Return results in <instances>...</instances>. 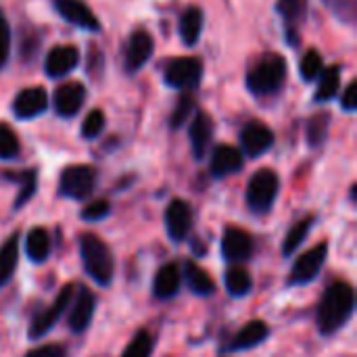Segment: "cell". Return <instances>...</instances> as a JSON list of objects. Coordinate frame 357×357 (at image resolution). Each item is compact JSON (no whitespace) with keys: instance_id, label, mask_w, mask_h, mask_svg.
<instances>
[{"instance_id":"cell-1","label":"cell","mask_w":357,"mask_h":357,"mask_svg":"<svg viewBox=\"0 0 357 357\" xmlns=\"http://www.w3.org/2000/svg\"><path fill=\"white\" fill-rule=\"evenodd\" d=\"M356 310V293L347 282H335L320 301L316 320L322 335H333L347 324Z\"/></svg>"},{"instance_id":"cell-2","label":"cell","mask_w":357,"mask_h":357,"mask_svg":"<svg viewBox=\"0 0 357 357\" xmlns=\"http://www.w3.org/2000/svg\"><path fill=\"white\" fill-rule=\"evenodd\" d=\"M79 253L86 268V274L98 284L109 287L115 272V261L109 251V247L94 234H84L79 238Z\"/></svg>"},{"instance_id":"cell-3","label":"cell","mask_w":357,"mask_h":357,"mask_svg":"<svg viewBox=\"0 0 357 357\" xmlns=\"http://www.w3.org/2000/svg\"><path fill=\"white\" fill-rule=\"evenodd\" d=\"M287 63L280 54H268L247 75V86L253 94H272L282 86Z\"/></svg>"},{"instance_id":"cell-4","label":"cell","mask_w":357,"mask_h":357,"mask_svg":"<svg viewBox=\"0 0 357 357\" xmlns=\"http://www.w3.org/2000/svg\"><path fill=\"white\" fill-rule=\"evenodd\" d=\"M278 176L272 169H259L247 186V203L255 213H268L278 197Z\"/></svg>"},{"instance_id":"cell-5","label":"cell","mask_w":357,"mask_h":357,"mask_svg":"<svg viewBox=\"0 0 357 357\" xmlns=\"http://www.w3.org/2000/svg\"><path fill=\"white\" fill-rule=\"evenodd\" d=\"M96 184V172L90 165H71L63 169L59 180V192L67 199L82 201L90 197Z\"/></svg>"},{"instance_id":"cell-6","label":"cell","mask_w":357,"mask_h":357,"mask_svg":"<svg viewBox=\"0 0 357 357\" xmlns=\"http://www.w3.org/2000/svg\"><path fill=\"white\" fill-rule=\"evenodd\" d=\"M326 255H328V245L326 243H320L314 249L305 251L295 261V266L291 270L289 284H307V282L316 280L320 270H322V266L326 264Z\"/></svg>"},{"instance_id":"cell-7","label":"cell","mask_w":357,"mask_h":357,"mask_svg":"<svg viewBox=\"0 0 357 357\" xmlns=\"http://www.w3.org/2000/svg\"><path fill=\"white\" fill-rule=\"evenodd\" d=\"M71 299H73V284H67L61 289L59 297L52 301V305L46 310V312H40L31 324H29V339H40L44 337L46 333L52 331V326L56 324V320L65 314V310L71 305Z\"/></svg>"},{"instance_id":"cell-8","label":"cell","mask_w":357,"mask_h":357,"mask_svg":"<svg viewBox=\"0 0 357 357\" xmlns=\"http://www.w3.org/2000/svg\"><path fill=\"white\" fill-rule=\"evenodd\" d=\"M203 73L201 61L192 59V56H182V59H174L167 69H165V82L172 88H192L199 84Z\"/></svg>"},{"instance_id":"cell-9","label":"cell","mask_w":357,"mask_h":357,"mask_svg":"<svg viewBox=\"0 0 357 357\" xmlns=\"http://www.w3.org/2000/svg\"><path fill=\"white\" fill-rule=\"evenodd\" d=\"M165 228L174 243H182L192 228V209L186 201L174 199L165 209Z\"/></svg>"},{"instance_id":"cell-10","label":"cell","mask_w":357,"mask_h":357,"mask_svg":"<svg viewBox=\"0 0 357 357\" xmlns=\"http://www.w3.org/2000/svg\"><path fill=\"white\" fill-rule=\"evenodd\" d=\"M241 142L249 157H259L274 144V134L266 123L249 121L241 132Z\"/></svg>"},{"instance_id":"cell-11","label":"cell","mask_w":357,"mask_h":357,"mask_svg":"<svg viewBox=\"0 0 357 357\" xmlns=\"http://www.w3.org/2000/svg\"><path fill=\"white\" fill-rule=\"evenodd\" d=\"M222 253L228 261H247L253 255V238L241 228H226L222 236Z\"/></svg>"},{"instance_id":"cell-12","label":"cell","mask_w":357,"mask_h":357,"mask_svg":"<svg viewBox=\"0 0 357 357\" xmlns=\"http://www.w3.org/2000/svg\"><path fill=\"white\" fill-rule=\"evenodd\" d=\"M86 100V88L79 82H69L56 88L54 92V109L63 117H73Z\"/></svg>"},{"instance_id":"cell-13","label":"cell","mask_w":357,"mask_h":357,"mask_svg":"<svg viewBox=\"0 0 357 357\" xmlns=\"http://www.w3.org/2000/svg\"><path fill=\"white\" fill-rule=\"evenodd\" d=\"M48 107V96L44 88H27L17 94L13 100V111L19 119H31L40 113H44Z\"/></svg>"},{"instance_id":"cell-14","label":"cell","mask_w":357,"mask_h":357,"mask_svg":"<svg viewBox=\"0 0 357 357\" xmlns=\"http://www.w3.org/2000/svg\"><path fill=\"white\" fill-rule=\"evenodd\" d=\"M77 61H79L77 48L71 46V44H63V46H54L48 52L44 67H46V73L50 77H63V75H67L69 71L75 69Z\"/></svg>"},{"instance_id":"cell-15","label":"cell","mask_w":357,"mask_h":357,"mask_svg":"<svg viewBox=\"0 0 357 357\" xmlns=\"http://www.w3.org/2000/svg\"><path fill=\"white\" fill-rule=\"evenodd\" d=\"M153 54V38L144 31L138 29L132 33L128 48H126V67L128 71H138L144 67V63L151 59Z\"/></svg>"},{"instance_id":"cell-16","label":"cell","mask_w":357,"mask_h":357,"mask_svg":"<svg viewBox=\"0 0 357 357\" xmlns=\"http://www.w3.org/2000/svg\"><path fill=\"white\" fill-rule=\"evenodd\" d=\"M243 169V153L236 146L220 144L211 155V174L215 178L232 176Z\"/></svg>"},{"instance_id":"cell-17","label":"cell","mask_w":357,"mask_h":357,"mask_svg":"<svg viewBox=\"0 0 357 357\" xmlns=\"http://www.w3.org/2000/svg\"><path fill=\"white\" fill-rule=\"evenodd\" d=\"M94 307H96V297L88 291V289H79L77 299L71 305V314H69V328L73 333H84L94 316Z\"/></svg>"},{"instance_id":"cell-18","label":"cell","mask_w":357,"mask_h":357,"mask_svg":"<svg viewBox=\"0 0 357 357\" xmlns=\"http://www.w3.org/2000/svg\"><path fill=\"white\" fill-rule=\"evenodd\" d=\"M56 8L65 21H69L77 27L90 29V31L98 29V21H96L94 13L82 0H56Z\"/></svg>"},{"instance_id":"cell-19","label":"cell","mask_w":357,"mask_h":357,"mask_svg":"<svg viewBox=\"0 0 357 357\" xmlns=\"http://www.w3.org/2000/svg\"><path fill=\"white\" fill-rule=\"evenodd\" d=\"M213 136V121L209 115L205 113H197L192 123H190V144H192V153L197 159H203L207 153V146L211 142Z\"/></svg>"},{"instance_id":"cell-20","label":"cell","mask_w":357,"mask_h":357,"mask_svg":"<svg viewBox=\"0 0 357 357\" xmlns=\"http://www.w3.org/2000/svg\"><path fill=\"white\" fill-rule=\"evenodd\" d=\"M180 282H182L180 268L176 264H165L153 280V293L159 299H172L178 295Z\"/></svg>"},{"instance_id":"cell-21","label":"cell","mask_w":357,"mask_h":357,"mask_svg":"<svg viewBox=\"0 0 357 357\" xmlns=\"http://www.w3.org/2000/svg\"><path fill=\"white\" fill-rule=\"evenodd\" d=\"M268 335H270L268 324L261 322V320H253V322H249L245 328H241V331L236 333V337L232 339L230 349H232V351H247V349H253V347L261 345V343L268 339Z\"/></svg>"},{"instance_id":"cell-22","label":"cell","mask_w":357,"mask_h":357,"mask_svg":"<svg viewBox=\"0 0 357 357\" xmlns=\"http://www.w3.org/2000/svg\"><path fill=\"white\" fill-rule=\"evenodd\" d=\"M25 253L33 264H42L50 255V236L44 228H33L25 236Z\"/></svg>"},{"instance_id":"cell-23","label":"cell","mask_w":357,"mask_h":357,"mask_svg":"<svg viewBox=\"0 0 357 357\" xmlns=\"http://www.w3.org/2000/svg\"><path fill=\"white\" fill-rule=\"evenodd\" d=\"M19 261V236L13 234L2 247H0V287L8 284Z\"/></svg>"},{"instance_id":"cell-24","label":"cell","mask_w":357,"mask_h":357,"mask_svg":"<svg viewBox=\"0 0 357 357\" xmlns=\"http://www.w3.org/2000/svg\"><path fill=\"white\" fill-rule=\"evenodd\" d=\"M184 276H186V282L190 287V291L199 297H207V295H213L215 291V282L211 280V276L201 268L197 266L195 261H188L184 266Z\"/></svg>"},{"instance_id":"cell-25","label":"cell","mask_w":357,"mask_h":357,"mask_svg":"<svg viewBox=\"0 0 357 357\" xmlns=\"http://www.w3.org/2000/svg\"><path fill=\"white\" fill-rule=\"evenodd\" d=\"M203 29V13L197 6H190L182 13L180 17V38L186 46L197 44L199 36Z\"/></svg>"},{"instance_id":"cell-26","label":"cell","mask_w":357,"mask_h":357,"mask_svg":"<svg viewBox=\"0 0 357 357\" xmlns=\"http://www.w3.org/2000/svg\"><path fill=\"white\" fill-rule=\"evenodd\" d=\"M314 222H316V220L310 215V218H305V220L297 222V224L287 232L284 243H282V253H284V255H291L293 251H297V249L301 247V243H303V241L307 238V234L312 232Z\"/></svg>"},{"instance_id":"cell-27","label":"cell","mask_w":357,"mask_h":357,"mask_svg":"<svg viewBox=\"0 0 357 357\" xmlns=\"http://www.w3.org/2000/svg\"><path fill=\"white\" fill-rule=\"evenodd\" d=\"M341 86V69L337 65L324 69V73H320V82H318V90H316V100H328L339 92Z\"/></svg>"},{"instance_id":"cell-28","label":"cell","mask_w":357,"mask_h":357,"mask_svg":"<svg viewBox=\"0 0 357 357\" xmlns=\"http://www.w3.org/2000/svg\"><path fill=\"white\" fill-rule=\"evenodd\" d=\"M253 280L247 270L243 268H230L226 272V289L232 297H245L251 293Z\"/></svg>"},{"instance_id":"cell-29","label":"cell","mask_w":357,"mask_h":357,"mask_svg":"<svg viewBox=\"0 0 357 357\" xmlns=\"http://www.w3.org/2000/svg\"><path fill=\"white\" fill-rule=\"evenodd\" d=\"M153 337L146 331H140L134 335V339L130 341V345L126 347V351L121 357H151L153 354Z\"/></svg>"},{"instance_id":"cell-30","label":"cell","mask_w":357,"mask_h":357,"mask_svg":"<svg viewBox=\"0 0 357 357\" xmlns=\"http://www.w3.org/2000/svg\"><path fill=\"white\" fill-rule=\"evenodd\" d=\"M328 130V113H318L307 121V140L312 146H318L324 142Z\"/></svg>"},{"instance_id":"cell-31","label":"cell","mask_w":357,"mask_h":357,"mask_svg":"<svg viewBox=\"0 0 357 357\" xmlns=\"http://www.w3.org/2000/svg\"><path fill=\"white\" fill-rule=\"evenodd\" d=\"M299 71H301V77L305 82H312V79L320 77V73H322V56H320V52L307 50L303 54V59H301Z\"/></svg>"},{"instance_id":"cell-32","label":"cell","mask_w":357,"mask_h":357,"mask_svg":"<svg viewBox=\"0 0 357 357\" xmlns=\"http://www.w3.org/2000/svg\"><path fill=\"white\" fill-rule=\"evenodd\" d=\"M276 8L287 21L297 23L303 19V15L307 10V0H278Z\"/></svg>"},{"instance_id":"cell-33","label":"cell","mask_w":357,"mask_h":357,"mask_svg":"<svg viewBox=\"0 0 357 357\" xmlns=\"http://www.w3.org/2000/svg\"><path fill=\"white\" fill-rule=\"evenodd\" d=\"M17 155H19V140L15 132L6 123H0V159H13Z\"/></svg>"},{"instance_id":"cell-34","label":"cell","mask_w":357,"mask_h":357,"mask_svg":"<svg viewBox=\"0 0 357 357\" xmlns=\"http://www.w3.org/2000/svg\"><path fill=\"white\" fill-rule=\"evenodd\" d=\"M102 128H105V115H102V111L94 109V111H90L86 115V119L82 123V136L92 140V138H96L102 132Z\"/></svg>"},{"instance_id":"cell-35","label":"cell","mask_w":357,"mask_h":357,"mask_svg":"<svg viewBox=\"0 0 357 357\" xmlns=\"http://www.w3.org/2000/svg\"><path fill=\"white\" fill-rule=\"evenodd\" d=\"M192 111H195V100H192L190 96H182V98L178 100V105H176L174 113H172V121H169V126H172V128H180V126H184Z\"/></svg>"},{"instance_id":"cell-36","label":"cell","mask_w":357,"mask_h":357,"mask_svg":"<svg viewBox=\"0 0 357 357\" xmlns=\"http://www.w3.org/2000/svg\"><path fill=\"white\" fill-rule=\"evenodd\" d=\"M109 213H111V205H109L105 199H98V201H92L88 207H84L82 220H84V222H100V220H105Z\"/></svg>"},{"instance_id":"cell-37","label":"cell","mask_w":357,"mask_h":357,"mask_svg":"<svg viewBox=\"0 0 357 357\" xmlns=\"http://www.w3.org/2000/svg\"><path fill=\"white\" fill-rule=\"evenodd\" d=\"M8 50H10V33H8V23H6L4 15L0 13V67L6 63V59H8Z\"/></svg>"},{"instance_id":"cell-38","label":"cell","mask_w":357,"mask_h":357,"mask_svg":"<svg viewBox=\"0 0 357 357\" xmlns=\"http://www.w3.org/2000/svg\"><path fill=\"white\" fill-rule=\"evenodd\" d=\"M33 190H36V176H33V174H27V176H25V182H23V186H21V192H19V197H17V201H15V209H19L21 205H25V203L31 199Z\"/></svg>"},{"instance_id":"cell-39","label":"cell","mask_w":357,"mask_h":357,"mask_svg":"<svg viewBox=\"0 0 357 357\" xmlns=\"http://www.w3.org/2000/svg\"><path fill=\"white\" fill-rule=\"evenodd\" d=\"M25 357H65V349L59 345H42V347L29 351Z\"/></svg>"},{"instance_id":"cell-40","label":"cell","mask_w":357,"mask_h":357,"mask_svg":"<svg viewBox=\"0 0 357 357\" xmlns=\"http://www.w3.org/2000/svg\"><path fill=\"white\" fill-rule=\"evenodd\" d=\"M356 90H357V84L356 82H351L347 88H345V94H343V109L345 111H356L357 109V98H356Z\"/></svg>"}]
</instances>
